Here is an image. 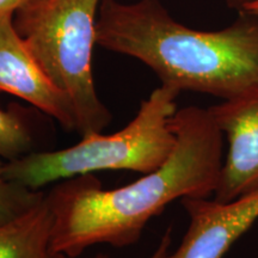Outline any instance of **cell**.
I'll use <instances>...</instances> for the list:
<instances>
[{"instance_id":"6da1fadb","label":"cell","mask_w":258,"mask_h":258,"mask_svg":"<svg viewBox=\"0 0 258 258\" xmlns=\"http://www.w3.org/2000/svg\"><path fill=\"white\" fill-rule=\"evenodd\" d=\"M172 153L152 172L106 190L93 173L61 180L47 194L53 213L51 247L78 258L88 247H123L140 239L145 226L171 202L214 195L224 161V134L209 109L185 106L171 118Z\"/></svg>"},{"instance_id":"7a4b0ae2","label":"cell","mask_w":258,"mask_h":258,"mask_svg":"<svg viewBox=\"0 0 258 258\" xmlns=\"http://www.w3.org/2000/svg\"><path fill=\"white\" fill-rule=\"evenodd\" d=\"M97 44L150 67L163 85L222 101L258 92V16L202 31L178 23L159 0H103Z\"/></svg>"},{"instance_id":"3957f363","label":"cell","mask_w":258,"mask_h":258,"mask_svg":"<svg viewBox=\"0 0 258 258\" xmlns=\"http://www.w3.org/2000/svg\"><path fill=\"white\" fill-rule=\"evenodd\" d=\"M178 90L161 85L141 102L138 114L114 134H90L73 146L31 152L5 161V176L31 190L101 170L152 172L172 153L176 134L171 118L177 111Z\"/></svg>"},{"instance_id":"277c9868","label":"cell","mask_w":258,"mask_h":258,"mask_svg":"<svg viewBox=\"0 0 258 258\" xmlns=\"http://www.w3.org/2000/svg\"><path fill=\"white\" fill-rule=\"evenodd\" d=\"M103 0H35L15 12L19 36L51 82L72 103L82 138L103 133L112 115L92 72L97 16Z\"/></svg>"},{"instance_id":"5b68a950","label":"cell","mask_w":258,"mask_h":258,"mask_svg":"<svg viewBox=\"0 0 258 258\" xmlns=\"http://www.w3.org/2000/svg\"><path fill=\"white\" fill-rule=\"evenodd\" d=\"M208 109L228 145L214 200L230 202L258 189V92Z\"/></svg>"},{"instance_id":"8992f818","label":"cell","mask_w":258,"mask_h":258,"mask_svg":"<svg viewBox=\"0 0 258 258\" xmlns=\"http://www.w3.org/2000/svg\"><path fill=\"white\" fill-rule=\"evenodd\" d=\"M15 14L0 16V92L14 95L50 116L66 131H76L70 98L51 82L14 23Z\"/></svg>"},{"instance_id":"52a82bcc","label":"cell","mask_w":258,"mask_h":258,"mask_svg":"<svg viewBox=\"0 0 258 258\" xmlns=\"http://www.w3.org/2000/svg\"><path fill=\"white\" fill-rule=\"evenodd\" d=\"M182 203L189 227L178 249L166 258H224L258 220V189L230 202L185 198Z\"/></svg>"},{"instance_id":"ba28073f","label":"cell","mask_w":258,"mask_h":258,"mask_svg":"<svg viewBox=\"0 0 258 258\" xmlns=\"http://www.w3.org/2000/svg\"><path fill=\"white\" fill-rule=\"evenodd\" d=\"M53 213L47 195L34 207L0 226V258H70L51 247Z\"/></svg>"},{"instance_id":"9c48e42d","label":"cell","mask_w":258,"mask_h":258,"mask_svg":"<svg viewBox=\"0 0 258 258\" xmlns=\"http://www.w3.org/2000/svg\"><path fill=\"white\" fill-rule=\"evenodd\" d=\"M34 152V135L18 109H0V158L11 161Z\"/></svg>"},{"instance_id":"30bf717a","label":"cell","mask_w":258,"mask_h":258,"mask_svg":"<svg viewBox=\"0 0 258 258\" xmlns=\"http://www.w3.org/2000/svg\"><path fill=\"white\" fill-rule=\"evenodd\" d=\"M5 161L0 158V226L8 224L34 207L44 198L40 190H31L5 176Z\"/></svg>"},{"instance_id":"8fae6325","label":"cell","mask_w":258,"mask_h":258,"mask_svg":"<svg viewBox=\"0 0 258 258\" xmlns=\"http://www.w3.org/2000/svg\"><path fill=\"white\" fill-rule=\"evenodd\" d=\"M171 243H172V232H171V228H167V231L164 233L163 237H161L157 249L154 250V252L148 258H166L167 254L170 253ZM92 258H109V257L104 256V254H97L96 257H92Z\"/></svg>"},{"instance_id":"7c38bea8","label":"cell","mask_w":258,"mask_h":258,"mask_svg":"<svg viewBox=\"0 0 258 258\" xmlns=\"http://www.w3.org/2000/svg\"><path fill=\"white\" fill-rule=\"evenodd\" d=\"M32 2L35 0H0V16L4 14H15L17 10Z\"/></svg>"},{"instance_id":"4fadbf2b","label":"cell","mask_w":258,"mask_h":258,"mask_svg":"<svg viewBox=\"0 0 258 258\" xmlns=\"http://www.w3.org/2000/svg\"><path fill=\"white\" fill-rule=\"evenodd\" d=\"M226 2H227L232 8L238 9L239 12H241L244 11L247 6H250L251 4H253L254 2H257V0H226Z\"/></svg>"},{"instance_id":"5bb4252c","label":"cell","mask_w":258,"mask_h":258,"mask_svg":"<svg viewBox=\"0 0 258 258\" xmlns=\"http://www.w3.org/2000/svg\"><path fill=\"white\" fill-rule=\"evenodd\" d=\"M241 12H245V14H250V15L258 16V0H257V2H254L253 4H251L250 6H247V8L245 9L244 11H241Z\"/></svg>"}]
</instances>
